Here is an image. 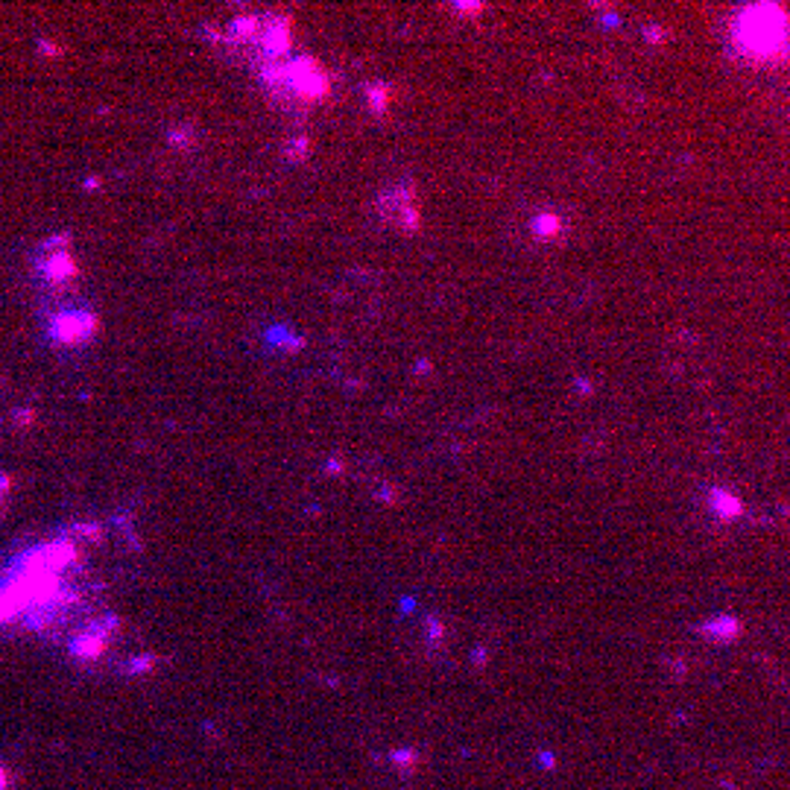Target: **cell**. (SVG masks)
<instances>
[{
  "label": "cell",
  "mask_w": 790,
  "mask_h": 790,
  "mask_svg": "<svg viewBox=\"0 0 790 790\" xmlns=\"http://www.w3.org/2000/svg\"><path fill=\"white\" fill-rule=\"evenodd\" d=\"M709 636H714V638H720V641H729V638H735L738 636V620L735 618H714V620H709V624L702 627Z\"/></svg>",
  "instance_id": "6da1fadb"
},
{
  "label": "cell",
  "mask_w": 790,
  "mask_h": 790,
  "mask_svg": "<svg viewBox=\"0 0 790 790\" xmlns=\"http://www.w3.org/2000/svg\"><path fill=\"white\" fill-rule=\"evenodd\" d=\"M76 273V266H74V261H70L65 252L62 255H56V258H50L47 261V275L50 278H56V281H62V278H67V275H74Z\"/></svg>",
  "instance_id": "7a4b0ae2"
},
{
  "label": "cell",
  "mask_w": 790,
  "mask_h": 790,
  "mask_svg": "<svg viewBox=\"0 0 790 790\" xmlns=\"http://www.w3.org/2000/svg\"><path fill=\"white\" fill-rule=\"evenodd\" d=\"M714 510L729 518V515H738V513H741V503L732 501V498H726L723 492H714Z\"/></svg>",
  "instance_id": "3957f363"
}]
</instances>
